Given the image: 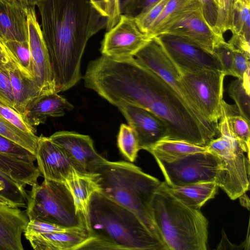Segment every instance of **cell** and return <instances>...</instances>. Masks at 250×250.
<instances>
[{"label": "cell", "mask_w": 250, "mask_h": 250, "mask_svg": "<svg viewBox=\"0 0 250 250\" xmlns=\"http://www.w3.org/2000/svg\"><path fill=\"white\" fill-rule=\"evenodd\" d=\"M117 146L126 159L130 162L136 160L140 148L136 133L129 125H121L117 137Z\"/></svg>", "instance_id": "cell-32"}, {"label": "cell", "mask_w": 250, "mask_h": 250, "mask_svg": "<svg viewBox=\"0 0 250 250\" xmlns=\"http://www.w3.org/2000/svg\"><path fill=\"white\" fill-rule=\"evenodd\" d=\"M4 43L10 58L18 68L24 75L33 79L32 62L28 41H9Z\"/></svg>", "instance_id": "cell-28"}, {"label": "cell", "mask_w": 250, "mask_h": 250, "mask_svg": "<svg viewBox=\"0 0 250 250\" xmlns=\"http://www.w3.org/2000/svg\"><path fill=\"white\" fill-rule=\"evenodd\" d=\"M153 221L167 250H206L208 221L200 211L178 200L166 182L155 192L151 204Z\"/></svg>", "instance_id": "cell-5"}, {"label": "cell", "mask_w": 250, "mask_h": 250, "mask_svg": "<svg viewBox=\"0 0 250 250\" xmlns=\"http://www.w3.org/2000/svg\"><path fill=\"white\" fill-rule=\"evenodd\" d=\"M181 74L183 83L203 117L209 123L218 126L223 101L224 72L205 69Z\"/></svg>", "instance_id": "cell-10"}, {"label": "cell", "mask_w": 250, "mask_h": 250, "mask_svg": "<svg viewBox=\"0 0 250 250\" xmlns=\"http://www.w3.org/2000/svg\"><path fill=\"white\" fill-rule=\"evenodd\" d=\"M152 39L141 31L134 17L122 14L118 23L105 34L100 51L110 58L133 57Z\"/></svg>", "instance_id": "cell-14"}, {"label": "cell", "mask_w": 250, "mask_h": 250, "mask_svg": "<svg viewBox=\"0 0 250 250\" xmlns=\"http://www.w3.org/2000/svg\"><path fill=\"white\" fill-rule=\"evenodd\" d=\"M218 123L220 136L206 146L221 161V168L215 182L231 200H235L249 189L250 157L229 129L225 115Z\"/></svg>", "instance_id": "cell-6"}, {"label": "cell", "mask_w": 250, "mask_h": 250, "mask_svg": "<svg viewBox=\"0 0 250 250\" xmlns=\"http://www.w3.org/2000/svg\"><path fill=\"white\" fill-rule=\"evenodd\" d=\"M73 108L64 97L53 93L34 98L27 106L23 116L28 124L34 127L44 124L48 118L62 116L66 111Z\"/></svg>", "instance_id": "cell-22"}, {"label": "cell", "mask_w": 250, "mask_h": 250, "mask_svg": "<svg viewBox=\"0 0 250 250\" xmlns=\"http://www.w3.org/2000/svg\"><path fill=\"white\" fill-rule=\"evenodd\" d=\"M214 1H215V2L217 4V5L218 6L219 4V0H214Z\"/></svg>", "instance_id": "cell-52"}, {"label": "cell", "mask_w": 250, "mask_h": 250, "mask_svg": "<svg viewBox=\"0 0 250 250\" xmlns=\"http://www.w3.org/2000/svg\"><path fill=\"white\" fill-rule=\"evenodd\" d=\"M29 222L25 211L0 205V250H23L21 235Z\"/></svg>", "instance_id": "cell-20"}, {"label": "cell", "mask_w": 250, "mask_h": 250, "mask_svg": "<svg viewBox=\"0 0 250 250\" xmlns=\"http://www.w3.org/2000/svg\"><path fill=\"white\" fill-rule=\"evenodd\" d=\"M74 228H66L37 219L29 220L24 232L25 234H34L52 232H65Z\"/></svg>", "instance_id": "cell-39"}, {"label": "cell", "mask_w": 250, "mask_h": 250, "mask_svg": "<svg viewBox=\"0 0 250 250\" xmlns=\"http://www.w3.org/2000/svg\"><path fill=\"white\" fill-rule=\"evenodd\" d=\"M134 58L167 83L214 137L218 134V126L209 123L203 117L182 81L181 72L154 38L142 48Z\"/></svg>", "instance_id": "cell-9"}, {"label": "cell", "mask_w": 250, "mask_h": 250, "mask_svg": "<svg viewBox=\"0 0 250 250\" xmlns=\"http://www.w3.org/2000/svg\"><path fill=\"white\" fill-rule=\"evenodd\" d=\"M243 2H245L247 4H250V0H239Z\"/></svg>", "instance_id": "cell-51"}, {"label": "cell", "mask_w": 250, "mask_h": 250, "mask_svg": "<svg viewBox=\"0 0 250 250\" xmlns=\"http://www.w3.org/2000/svg\"><path fill=\"white\" fill-rule=\"evenodd\" d=\"M16 66L13 61L5 54L0 51V70L9 69Z\"/></svg>", "instance_id": "cell-46"}, {"label": "cell", "mask_w": 250, "mask_h": 250, "mask_svg": "<svg viewBox=\"0 0 250 250\" xmlns=\"http://www.w3.org/2000/svg\"><path fill=\"white\" fill-rule=\"evenodd\" d=\"M94 8L102 16L107 18V9L105 0H88Z\"/></svg>", "instance_id": "cell-45"}, {"label": "cell", "mask_w": 250, "mask_h": 250, "mask_svg": "<svg viewBox=\"0 0 250 250\" xmlns=\"http://www.w3.org/2000/svg\"><path fill=\"white\" fill-rule=\"evenodd\" d=\"M0 116L21 131L35 135L36 130L34 127L26 122L22 115L0 101Z\"/></svg>", "instance_id": "cell-36"}, {"label": "cell", "mask_w": 250, "mask_h": 250, "mask_svg": "<svg viewBox=\"0 0 250 250\" xmlns=\"http://www.w3.org/2000/svg\"><path fill=\"white\" fill-rule=\"evenodd\" d=\"M213 53L219 60L225 75L233 76V49L224 39L220 40L215 46Z\"/></svg>", "instance_id": "cell-38"}, {"label": "cell", "mask_w": 250, "mask_h": 250, "mask_svg": "<svg viewBox=\"0 0 250 250\" xmlns=\"http://www.w3.org/2000/svg\"><path fill=\"white\" fill-rule=\"evenodd\" d=\"M10 205L14 206L9 201L0 195V205Z\"/></svg>", "instance_id": "cell-50"}, {"label": "cell", "mask_w": 250, "mask_h": 250, "mask_svg": "<svg viewBox=\"0 0 250 250\" xmlns=\"http://www.w3.org/2000/svg\"><path fill=\"white\" fill-rule=\"evenodd\" d=\"M237 0H219L215 31L221 35L230 30L232 26L233 13Z\"/></svg>", "instance_id": "cell-35"}, {"label": "cell", "mask_w": 250, "mask_h": 250, "mask_svg": "<svg viewBox=\"0 0 250 250\" xmlns=\"http://www.w3.org/2000/svg\"><path fill=\"white\" fill-rule=\"evenodd\" d=\"M146 150L155 159L163 161L171 160L195 152L208 151L206 146L172 139L162 140Z\"/></svg>", "instance_id": "cell-26"}, {"label": "cell", "mask_w": 250, "mask_h": 250, "mask_svg": "<svg viewBox=\"0 0 250 250\" xmlns=\"http://www.w3.org/2000/svg\"><path fill=\"white\" fill-rule=\"evenodd\" d=\"M64 184L73 197L77 213L83 219L88 231L90 199L94 192L99 191L97 174L81 172L72 168Z\"/></svg>", "instance_id": "cell-19"}, {"label": "cell", "mask_w": 250, "mask_h": 250, "mask_svg": "<svg viewBox=\"0 0 250 250\" xmlns=\"http://www.w3.org/2000/svg\"><path fill=\"white\" fill-rule=\"evenodd\" d=\"M115 106L135 132L140 149L146 150L158 142L167 139V126L151 112L125 102Z\"/></svg>", "instance_id": "cell-16"}, {"label": "cell", "mask_w": 250, "mask_h": 250, "mask_svg": "<svg viewBox=\"0 0 250 250\" xmlns=\"http://www.w3.org/2000/svg\"><path fill=\"white\" fill-rule=\"evenodd\" d=\"M85 86L115 106L120 102L143 108L167 126V139L206 146L215 137L173 89L134 57L102 55L88 63Z\"/></svg>", "instance_id": "cell-1"}, {"label": "cell", "mask_w": 250, "mask_h": 250, "mask_svg": "<svg viewBox=\"0 0 250 250\" xmlns=\"http://www.w3.org/2000/svg\"><path fill=\"white\" fill-rule=\"evenodd\" d=\"M35 156L44 179L64 183L74 168L65 149L49 137H39Z\"/></svg>", "instance_id": "cell-17"}, {"label": "cell", "mask_w": 250, "mask_h": 250, "mask_svg": "<svg viewBox=\"0 0 250 250\" xmlns=\"http://www.w3.org/2000/svg\"><path fill=\"white\" fill-rule=\"evenodd\" d=\"M161 34L181 37L211 53L218 42L224 38L223 35L217 33L207 22L198 0H193L167 23L159 35Z\"/></svg>", "instance_id": "cell-11"}, {"label": "cell", "mask_w": 250, "mask_h": 250, "mask_svg": "<svg viewBox=\"0 0 250 250\" xmlns=\"http://www.w3.org/2000/svg\"><path fill=\"white\" fill-rule=\"evenodd\" d=\"M222 104L226 113L230 132L238 140L245 152L250 157V122L240 115L239 112L234 113L236 107L234 108L233 112H232V105L228 104L224 100Z\"/></svg>", "instance_id": "cell-27"}, {"label": "cell", "mask_w": 250, "mask_h": 250, "mask_svg": "<svg viewBox=\"0 0 250 250\" xmlns=\"http://www.w3.org/2000/svg\"><path fill=\"white\" fill-rule=\"evenodd\" d=\"M89 172L97 174L99 192L135 213L160 238L151 204L162 182L130 162H111L104 158L93 164Z\"/></svg>", "instance_id": "cell-4"}, {"label": "cell", "mask_w": 250, "mask_h": 250, "mask_svg": "<svg viewBox=\"0 0 250 250\" xmlns=\"http://www.w3.org/2000/svg\"><path fill=\"white\" fill-rule=\"evenodd\" d=\"M0 51L5 54L9 58V54L8 53L6 47L5 45L4 42L0 38ZM11 59V58H10Z\"/></svg>", "instance_id": "cell-49"}, {"label": "cell", "mask_w": 250, "mask_h": 250, "mask_svg": "<svg viewBox=\"0 0 250 250\" xmlns=\"http://www.w3.org/2000/svg\"><path fill=\"white\" fill-rule=\"evenodd\" d=\"M0 101L14 108V99L7 69L0 70Z\"/></svg>", "instance_id": "cell-40"}, {"label": "cell", "mask_w": 250, "mask_h": 250, "mask_svg": "<svg viewBox=\"0 0 250 250\" xmlns=\"http://www.w3.org/2000/svg\"><path fill=\"white\" fill-rule=\"evenodd\" d=\"M25 7L18 1L0 0V38L4 42L28 41Z\"/></svg>", "instance_id": "cell-23"}, {"label": "cell", "mask_w": 250, "mask_h": 250, "mask_svg": "<svg viewBox=\"0 0 250 250\" xmlns=\"http://www.w3.org/2000/svg\"><path fill=\"white\" fill-rule=\"evenodd\" d=\"M10 0V1H18V2H21V0ZM23 5V4H22Z\"/></svg>", "instance_id": "cell-53"}, {"label": "cell", "mask_w": 250, "mask_h": 250, "mask_svg": "<svg viewBox=\"0 0 250 250\" xmlns=\"http://www.w3.org/2000/svg\"><path fill=\"white\" fill-rule=\"evenodd\" d=\"M36 250H76L89 239L85 228H74L65 232H52L24 235Z\"/></svg>", "instance_id": "cell-21"}, {"label": "cell", "mask_w": 250, "mask_h": 250, "mask_svg": "<svg viewBox=\"0 0 250 250\" xmlns=\"http://www.w3.org/2000/svg\"><path fill=\"white\" fill-rule=\"evenodd\" d=\"M166 183L170 187L215 181L221 168V161L208 151L187 154L169 161L155 159Z\"/></svg>", "instance_id": "cell-8"}, {"label": "cell", "mask_w": 250, "mask_h": 250, "mask_svg": "<svg viewBox=\"0 0 250 250\" xmlns=\"http://www.w3.org/2000/svg\"><path fill=\"white\" fill-rule=\"evenodd\" d=\"M37 0H21V3L25 7H35Z\"/></svg>", "instance_id": "cell-48"}, {"label": "cell", "mask_w": 250, "mask_h": 250, "mask_svg": "<svg viewBox=\"0 0 250 250\" xmlns=\"http://www.w3.org/2000/svg\"><path fill=\"white\" fill-rule=\"evenodd\" d=\"M249 71H250V57L245 53L233 49V76L243 79L245 75Z\"/></svg>", "instance_id": "cell-41"}, {"label": "cell", "mask_w": 250, "mask_h": 250, "mask_svg": "<svg viewBox=\"0 0 250 250\" xmlns=\"http://www.w3.org/2000/svg\"><path fill=\"white\" fill-rule=\"evenodd\" d=\"M171 194L187 206L200 209L209 200L214 198L218 187L214 181L198 182L187 185L170 187Z\"/></svg>", "instance_id": "cell-24"}, {"label": "cell", "mask_w": 250, "mask_h": 250, "mask_svg": "<svg viewBox=\"0 0 250 250\" xmlns=\"http://www.w3.org/2000/svg\"><path fill=\"white\" fill-rule=\"evenodd\" d=\"M192 0H169L150 26L147 36L153 38L158 35L167 24L183 11Z\"/></svg>", "instance_id": "cell-29"}, {"label": "cell", "mask_w": 250, "mask_h": 250, "mask_svg": "<svg viewBox=\"0 0 250 250\" xmlns=\"http://www.w3.org/2000/svg\"><path fill=\"white\" fill-rule=\"evenodd\" d=\"M160 0H136L125 15L135 17L148 10Z\"/></svg>", "instance_id": "cell-44"}, {"label": "cell", "mask_w": 250, "mask_h": 250, "mask_svg": "<svg viewBox=\"0 0 250 250\" xmlns=\"http://www.w3.org/2000/svg\"><path fill=\"white\" fill-rule=\"evenodd\" d=\"M31 187L27 191L25 210L29 220L37 219L66 228H85L64 183L44 179L41 184Z\"/></svg>", "instance_id": "cell-7"}, {"label": "cell", "mask_w": 250, "mask_h": 250, "mask_svg": "<svg viewBox=\"0 0 250 250\" xmlns=\"http://www.w3.org/2000/svg\"><path fill=\"white\" fill-rule=\"evenodd\" d=\"M88 231L80 250H167L135 213L99 191L90 199Z\"/></svg>", "instance_id": "cell-3"}, {"label": "cell", "mask_w": 250, "mask_h": 250, "mask_svg": "<svg viewBox=\"0 0 250 250\" xmlns=\"http://www.w3.org/2000/svg\"><path fill=\"white\" fill-rule=\"evenodd\" d=\"M169 0H160L145 12L136 16L135 22L141 32L147 35L148 30Z\"/></svg>", "instance_id": "cell-37"}, {"label": "cell", "mask_w": 250, "mask_h": 250, "mask_svg": "<svg viewBox=\"0 0 250 250\" xmlns=\"http://www.w3.org/2000/svg\"><path fill=\"white\" fill-rule=\"evenodd\" d=\"M153 38L181 72L205 69L224 72L221 63L214 54L187 40L168 34H161Z\"/></svg>", "instance_id": "cell-12"}, {"label": "cell", "mask_w": 250, "mask_h": 250, "mask_svg": "<svg viewBox=\"0 0 250 250\" xmlns=\"http://www.w3.org/2000/svg\"><path fill=\"white\" fill-rule=\"evenodd\" d=\"M198 1L201 5L205 20L214 30L217 16L218 6L214 0H198Z\"/></svg>", "instance_id": "cell-42"}, {"label": "cell", "mask_w": 250, "mask_h": 250, "mask_svg": "<svg viewBox=\"0 0 250 250\" xmlns=\"http://www.w3.org/2000/svg\"><path fill=\"white\" fill-rule=\"evenodd\" d=\"M25 11L33 79L39 90L40 96L58 93L48 51L41 27L37 21L35 7H25Z\"/></svg>", "instance_id": "cell-13"}, {"label": "cell", "mask_w": 250, "mask_h": 250, "mask_svg": "<svg viewBox=\"0 0 250 250\" xmlns=\"http://www.w3.org/2000/svg\"><path fill=\"white\" fill-rule=\"evenodd\" d=\"M136 0H119L121 14H125Z\"/></svg>", "instance_id": "cell-47"}, {"label": "cell", "mask_w": 250, "mask_h": 250, "mask_svg": "<svg viewBox=\"0 0 250 250\" xmlns=\"http://www.w3.org/2000/svg\"><path fill=\"white\" fill-rule=\"evenodd\" d=\"M0 195L16 207L26 208L28 193L25 187L1 172Z\"/></svg>", "instance_id": "cell-30"}, {"label": "cell", "mask_w": 250, "mask_h": 250, "mask_svg": "<svg viewBox=\"0 0 250 250\" xmlns=\"http://www.w3.org/2000/svg\"><path fill=\"white\" fill-rule=\"evenodd\" d=\"M107 4V17L106 31L116 25L120 21L121 13L119 0H105Z\"/></svg>", "instance_id": "cell-43"}, {"label": "cell", "mask_w": 250, "mask_h": 250, "mask_svg": "<svg viewBox=\"0 0 250 250\" xmlns=\"http://www.w3.org/2000/svg\"><path fill=\"white\" fill-rule=\"evenodd\" d=\"M62 146L67 152L74 168L78 171L88 172L90 167L104 157L94 148L89 136L74 131H58L49 137Z\"/></svg>", "instance_id": "cell-18"}, {"label": "cell", "mask_w": 250, "mask_h": 250, "mask_svg": "<svg viewBox=\"0 0 250 250\" xmlns=\"http://www.w3.org/2000/svg\"><path fill=\"white\" fill-rule=\"evenodd\" d=\"M35 161L34 154L0 135V172L25 187L32 186L42 175Z\"/></svg>", "instance_id": "cell-15"}, {"label": "cell", "mask_w": 250, "mask_h": 250, "mask_svg": "<svg viewBox=\"0 0 250 250\" xmlns=\"http://www.w3.org/2000/svg\"><path fill=\"white\" fill-rule=\"evenodd\" d=\"M0 135L21 146L35 155L39 137L25 133L0 116Z\"/></svg>", "instance_id": "cell-31"}, {"label": "cell", "mask_w": 250, "mask_h": 250, "mask_svg": "<svg viewBox=\"0 0 250 250\" xmlns=\"http://www.w3.org/2000/svg\"><path fill=\"white\" fill-rule=\"evenodd\" d=\"M36 5L57 92L66 91L81 79L86 43L106 28L107 18L88 0H37Z\"/></svg>", "instance_id": "cell-2"}, {"label": "cell", "mask_w": 250, "mask_h": 250, "mask_svg": "<svg viewBox=\"0 0 250 250\" xmlns=\"http://www.w3.org/2000/svg\"><path fill=\"white\" fill-rule=\"evenodd\" d=\"M228 91L235 101L240 115L250 122V86L246 85L242 79L238 78L229 84Z\"/></svg>", "instance_id": "cell-33"}, {"label": "cell", "mask_w": 250, "mask_h": 250, "mask_svg": "<svg viewBox=\"0 0 250 250\" xmlns=\"http://www.w3.org/2000/svg\"><path fill=\"white\" fill-rule=\"evenodd\" d=\"M14 99V108L23 115L29 103L40 96L38 88L33 79L24 75L15 66L8 69Z\"/></svg>", "instance_id": "cell-25"}, {"label": "cell", "mask_w": 250, "mask_h": 250, "mask_svg": "<svg viewBox=\"0 0 250 250\" xmlns=\"http://www.w3.org/2000/svg\"><path fill=\"white\" fill-rule=\"evenodd\" d=\"M250 4L237 0L234 7L232 34L242 36L250 40Z\"/></svg>", "instance_id": "cell-34"}]
</instances>
